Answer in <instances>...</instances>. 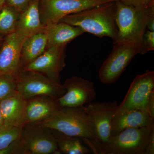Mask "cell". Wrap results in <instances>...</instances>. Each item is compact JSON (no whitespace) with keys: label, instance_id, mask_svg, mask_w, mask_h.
Instances as JSON below:
<instances>
[{"label":"cell","instance_id":"1","mask_svg":"<svg viewBox=\"0 0 154 154\" xmlns=\"http://www.w3.org/2000/svg\"><path fill=\"white\" fill-rule=\"evenodd\" d=\"M115 2L102 4L63 17L59 22L79 27L85 32L98 36H107L116 41L118 28L115 22Z\"/></svg>","mask_w":154,"mask_h":154},{"label":"cell","instance_id":"2","mask_svg":"<svg viewBox=\"0 0 154 154\" xmlns=\"http://www.w3.org/2000/svg\"><path fill=\"white\" fill-rule=\"evenodd\" d=\"M115 22L118 35L113 44L127 42L139 45L141 49L148 23L154 17V4L146 7H135L116 1Z\"/></svg>","mask_w":154,"mask_h":154},{"label":"cell","instance_id":"3","mask_svg":"<svg viewBox=\"0 0 154 154\" xmlns=\"http://www.w3.org/2000/svg\"><path fill=\"white\" fill-rule=\"evenodd\" d=\"M71 136L97 141L84 107H60L49 118L36 123Z\"/></svg>","mask_w":154,"mask_h":154},{"label":"cell","instance_id":"4","mask_svg":"<svg viewBox=\"0 0 154 154\" xmlns=\"http://www.w3.org/2000/svg\"><path fill=\"white\" fill-rule=\"evenodd\" d=\"M154 124L138 128H129L111 136L105 143L83 140L96 154H144L147 141Z\"/></svg>","mask_w":154,"mask_h":154},{"label":"cell","instance_id":"5","mask_svg":"<svg viewBox=\"0 0 154 154\" xmlns=\"http://www.w3.org/2000/svg\"><path fill=\"white\" fill-rule=\"evenodd\" d=\"M16 91L26 100L38 96L57 99L65 94L61 83L56 82L45 75L24 69L15 76Z\"/></svg>","mask_w":154,"mask_h":154},{"label":"cell","instance_id":"6","mask_svg":"<svg viewBox=\"0 0 154 154\" xmlns=\"http://www.w3.org/2000/svg\"><path fill=\"white\" fill-rule=\"evenodd\" d=\"M113 49L99 69L98 77L103 84L115 83L126 69L133 58L140 54L141 48L130 42L113 44Z\"/></svg>","mask_w":154,"mask_h":154},{"label":"cell","instance_id":"7","mask_svg":"<svg viewBox=\"0 0 154 154\" xmlns=\"http://www.w3.org/2000/svg\"><path fill=\"white\" fill-rule=\"evenodd\" d=\"M116 1L118 0H39L41 22L45 27H48L70 14Z\"/></svg>","mask_w":154,"mask_h":154},{"label":"cell","instance_id":"8","mask_svg":"<svg viewBox=\"0 0 154 154\" xmlns=\"http://www.w3.org/2000/svg\"><path fill=\"white\" fill-rule=\"evenodd\" d=\"M21 138L29 154H62L52 130L38 124L27 123L22 126Z\"/></svg>","mask_w":154,"mask_h":154},{"label":"cell","instance_id":"9","mask_svg":"<svg viewBox=\"0 0 154 154\" xmlns=\"http://www.w3.org/2000/svg\"><path fill=\"white\" fill-rule=\"evenodd\" d=\"M67 45L47 48L41 55L22 69L37 72L60 83V73L66 66Z\"/></svg>","mask_w":154,"mask_h":154},{"label":"cell","instance_id":"10","mask_svg":"<svg viewBox=\"0 0 154 154\" xmlns=\"http://www.w3.org/2000/svg\"><path fill=\"white\" fill-rule=\"evenodd\" d=\"M116 101L90 102L83 106L92 124L97 143L107 142L111 137V123L118 106Z\"/></svg>","mask_w":154,"mask_h":154},{"label":"cell","instance_id":"11","mask_svg":"<svg viewBox=\"0 0 154 154\" xmlns=\"http://www.w3.org/2000/svg\"><path fill=\"white\" fill-rule=\"evenodd\" d=\"M28 37L18 30L7 35L0 45V75L15 77L22 69L21 53Z\"/></svg>","mask_w":154,"mask_h":154},{"label":"cell","instance_id":"12","mask_svg":"<svg viewBox=\"0 0 154 154\" xmlns=\"http://www.w3.org/2000/svg\"><path fill=\"white\" fill-rule=\"evenodd\" d=\"M153 90L154 71L148 70L144 73L137 75L131 84L123 101L118 105L116 110L138 109L147 113V102Z\"/></svg>","mask_w":154,"mask_h":154},{"label":"cell","instance_id":"13","mask_svg":"<svg viewBox=\"0 0 154 154\" xmlns=\"http://www.w3.org/2000/svg\"><path fill=\"white\" fill-rule=\"evenodd\" d=\"M66 93L56 99L60 107H82L92 102L96 96L94 82L79 76H72L65 81Z\"/></svg>","mask_w":154,"mask_h":154},{"label":"cell","instance_id":"14","mask_svg":"<svg viewBox=\"0 0 154 154\" xmlns=\"http://www.w3.org/2000/svg\"><path fill=\"white\" fill-rule=\"evenodd\" d=\"M154 123V119L138 109L116 110L111 123V136L129 128L148 126Z\"/></svg>","mask_w":154,"mask_h":154},{"label":"cell","instance_id":"15","mask_svg":"<svg viewBox=\"0 0 154 154\" xmlns=\"http://www.w3.org/2000/svg\"><path fill=\"white\" fill-rule=\"evenodd\" d=\"M26 102L17 91L0 102L5 126L22 128L25 125Z\"/></svg>","mask_w":154,"mask_h":154},{"label":"cell","instance_id":"16","mask_svg":"<svg viewBox=\"0 0 154 154\" xmlns=\"http://www.w3.org/2000/svg\"><path fill=\"white\" fill-rule=\"evenodd\" d=\"M60 108L56 99L48 96H38L28 99L25 109V124L43 121Z\"/></svg>","mask_w":154,"mask_h":154},{"label":"cell","instance_id":"17","mask_svg":"<svg viewBox=\"0 0 154 154\" xmlns=\"http://www.w3.org/2000/svg\"><path fill=\"white\" fill-rule=\"evenodd\" d=\"M45 31L47 36V48L67 45L85 33L79 27L61 22L46 27Z\"/></svg>","mask_w":154,"mask_h":154},{"label":"cell","instance_id":"18","mask_svg":"<svg viewBox=\"0 0 154 154\" xmlns=\"http://www.w3.org/2000/svg\"><path fill=\"white\" fill-rule=\"evenodd\" d=\"M39 0H35L24 12L19 15L17 29L28 37L41 31L46 27L42 24L39 10Z\"/></svg>","mask_w":154,"mask_h":154},{"label":"cell","instance_id":"19","mask_svg":"<svg viewBox=\"0 0 154 154\" xmlns=\"http://www.w3.org/2000/svg\"><path fill=\"white\" fill-rule=\"evenodd\" d=\"M47 45L45 30L28 37L23 44L21 53L22 67L41 55L45 51Z\"/></svg>","mask_w":154,"mask_h":154},{"label":"cell","instance_id":"20","mask_svg":"<svg viewBox=\"0 0 154 154\" xmlns=\"http://www.w3.org/2000/svg\"><path fill=\"white\" fill-rule=\"evenodd\" d=\"M51 130L56 139L58 148L62 154H87L90 152L88 148L82 143L80 138Z\"/></svg>","mask_w":154,"mask_h":154},{"label":"cell","instance_id":"21","mask_svg":"<svg viewBox=\"0 0 154 154\" xmlns=\"http://www.w3.org/2000/svg\"><path fill=\"white\" fill-rule=\"evenodd\" d=\"M20 13L4 5L0 10V33L8 34L16 31Z\"/></svg>","mask_w":154,"mask_h":154},{"label":"cell","instance_id":"22","mask_svg":"<svg viewBox=\"0 0 154 154\" xmlns=\"http://www.w3.org/2000/svg\"><path fill=\"white\" fill-rule=\"evenodd\" d=\"M22 128L3 127L0 129V150L5 148L14 141L21 137Z\"/></svg>","mask_w":154,"mask_h":154},{"label":"cell","instance_id":"23","mask_svg":"<svg viewBox=\"0 0 154 154\" xmlns=\"http://www.w3.org/2000/svg\"><path fill=\"white\" fill-rule=\"evenodd\" d=\"M15 91V77L9 75H0V102Z\"/></svg>","mask_w":154,"mask_h":154},{"label":"cell","instance_id":"24","mask_svg":"<svg viewBox=\"0 0 154 154\" xmlns=\"http://www.w3.org/2000/svg\"><path fill=\"white\" fill-rule=\"evenodd\" d=\"M0 154H29L21 137L14 141L5 148L0 150Z\"/></svg>","mask_w":154,"mask_h":154},{"label":"cell","instance_id":"25","mask_svg":"<svg viewBox=\"0 0 154 154\" xmlns=\"http://www.w3.org/2000/svg\"><path fill=\"white\" fill-rule=\"evenodd\" d=\"M154 50V31H146L143 38L140 54H145Z\"/></svg>","mask_w":154,"mask_h":154},{"label":"cell","instance_id":"26","mask_svg":"<svg viewBox=\"0 0 154 154\" xmlns=\"http://www.w3.org/2000/svg\"><path fill=\"white\" fill-rule=\"evenodd\" d=\"M35 0H5V5L21 14L25 11Z\"/></svg>","mask_w":154,"mask_h":154},{"label":"cell","instance_id":"27","mask_svg":"<svg viewBox=\"0 0 154 154\" xmlns=\"http://www.w3.org/2000/svg\"><path fill=\"white\" fill-rule=\"evenodd\" d=\"M125 5L135 7H146L154 5V0H119Z\"/></svg>","mask_w":154,"mask_h":154},{"label":"cell","instance_id":"28","mask_svg":"<svg viewBox=\"0 0 154 154\" xmlns=\"http://www.w3.org/2000/svg\"><path fill=\"white\" fill-rule=\"evenodd\" d=\"M154 154V128L149 134L144 154Z\"/></svg>","mask_w":154,"mask_h":154},{"label":"cell","instance_id":"29","mask_svg":"<svg viewBox=\"0 0 154 154\" xmlns=\"http://www.w3.org/2000/svg\"><path fill=\"white\" fill-rule=\"evenodd\" d=\"M146 111L151 117L154 119V90L149 96L146 106Z\"/></svg>","mask_w":154,"mask_h":154},{"label":"cell","instance_id":"30","mask_svg":"<svg viewBox=\"0 0 154 154\" xmlns=\"http://www.w3.org/2000/svg\"><path fill=\"white\" fill-rule=\"evenodd\" d=\"M147 28L150 31H154V17H152L149 21Z\"/></svg>","mask_w":154,"mask_h":154},{"label":"cell","instance_id":"31","mask_svg":"<svg viewBox=\"0 0 154 154\" xmlns=\"http://www.w3.org/2000/svg\"><path fill=\"white\" fill-rule=\"evenodd\" d=\"M4 126H5V122H4L2 114L1 109H0V129L2 128Z\"/></svg>","mask_w":154,"mask_h":154},{"label":"cell","instance_id":"32","mask_svg":"<svg viewBox=\"0 0 154 154\" xmlns=\"http://www.w3.org/2000/svg\"><path fill=\"white\" fill-rule=\"evenodd\" d=\"M5 0H0V10L3 8L4 5H5Z\"/></svg>","mask_w":154,"mask_h":154},{"label":"cell","instance_id":"33","mask_svg":"<svg viewBox=\"0 0 154 154\" xmlns=\"http://www.w3.org/2000/svg\"><path fill=\"white\" fill-rule=\"evenodd\" d=\"M3 40L2 39V37L0 36V45L2 44V42Z\"/></svg>","mask_w":154,"mask_h":154}]
</instances>
